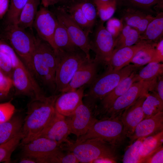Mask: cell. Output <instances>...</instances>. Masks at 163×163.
Wrapping results in <instances>:
<instances>
[{
	"label": "cell",
	"mask_w": 163,
	"mask_h": 163,
	"mask_svg": "<svg viewBox=\"0 0 163 163\" xmlns=\"http://www.w3.org/2000/svg\"><path fill=\"white\" fill-rule=\"evenodd\" d=\"M58 95H42L32 98L28 103L23 120L21 145L36 138L48 124L55 113V104Z\"/></svg>",
	"instance_id": "1"
},
{
	"label": "cell",
	"mask_w": 163,
	"mask_h": 163,
	"mask_svg": "<svg viewBox=\"0 0 163 163\" xmlns=\"http://www.w3.org/2000/svg\"><path fill=\"white\" fill-rule=\"evenodd\" d=\"M141 67L129 64L117 70L108 68L103 74L97 76L90 85L87 92L84 94L83 103L94 112L97 104L110 93L122 80Z\"/></svg>",
	"instance_id": "2"
},
{
	"label": "cell",
	"mask_w": 163,
	"mask_h": 163,
	"mask_svg": "<svg viewBox=\"0 0 163 163\" xmlns=\"http://www.w3.org/2000/svg\"><path fill=\"white\" fill-rule=\"evenodd\" d=\"M117 147L100 138L87 139L65 144L64 151L72 152L79 163H91L95 160L108 158L117 160Z\"/></svg>",
	"instance_id": "3"
},
{
	"label": "cell",
	"mask_w": 163,
	"mask_h": 163,
	"mask_svg": "<svg viewBox=\"0 0 163 163\" xmlns=\"http://www.w3.org/2000/svg\"><path fill=\"white\" fill-rule=\"evenodd\" d=\"M55 52L56 57V92L61 93L79 67L90 59L80 49L73 52L58 50Z\"/></svg>",
	"instance_id": "4"
},
{
	"label": "cell",
	"mask_w": 163,
	"mask_h": 163,
	"mask_svg": "<svg viewBox=\"0 0 163 163\" xmlns=\"http://www.w3.org/2000/svg\"><path fill=\"white\" fill-rule=\"evenodd\" d=\"M126 137L120 116L98 119L85 135L77 138L75 142L100 138L118 148L123 144Z\"/></svg>",
	"instance_id": "5"
},
{
	"label": "cell",
	"mask_w": 163,
	"mask_h": 163,
	"mask_svg": "<svg viewBox=\"0 0 163 163\" xmlns=\"http://www.w3.org/2000/svg\"><path fill=\"white\" fill-rule=\"evenodd\" d=\"M6 30L7 37L11 46L32 75V59L36 37L16 24H8Z\"/></svg>",
	"instance_id": "6"
},
{
	"label": "cell",
	"mask_w": 163,
	"mask_h": 163,
	"mask_svg": "<svg viewBox=\"0 0 163 163\" xmlns=\"http://www.w3.org/2000/svg\"><path fill=\"white\" fill-rule=\"evenodd\" d=\"M157 78L134 83L126 91L115 101L101 118H113L120 116L127 107L141 97L147 95L149 91L153 90Z\"/></svg>",
	"instance_id": "7"
},
{
	"label": "cell",
	"mask_w": 163,
	"mask_h": 163,
	"mask_svg": "<svg viewBox=\"0 0 163 163\" xmlns=\"http://www.w3.org/2000/svg\"><path fill=\"white\" fill-rule=\"evenodd\" d=\"M100 20L95 28L92 40L90 41V50L94 52V59L99 64L107 65L115 47V39Z\"/></svg>",
	"instance_id": "8"
},
{
	"label": "cell",
	"mask_w": 163,
	"mask_h": 163,
	"mask_svg": "<svg viewBox=\"0 0 163 163\" xmlns=\"http://www.w3.org/2000/svg\"><path fill=\"white\" fill-rule=\"evenodd\" d=\"M54 14L57 20L66 29L74 44L85 54L88 59H91L88 33L78 24L64 9H58Z\"/></svg>",
	"instance_id": "9"
},
{
	"label": "cell",
	"mask_w": 163,
	"mask_h": 163,
	"mask_svg": "<svg viewBox=\"0 0 163 163\" xmlns=\"http://www.w3.org/2000/svg\"><path fill=\"white\" fill-rule=\"evenodd\" d=\"M11 78L16 94L26 95L32 98L44 95L35 78L24 65L14 68Z\"/></svg>",
	"instance_id": "10"
},
{
	"label": "cell",
	"mask_w": 163,
	"mask_h": 163,
	"mask_svg": "<svg viewBox=\"0 0 163 163\" xmlns=\"http://www.w3.org/2000/svg\"><path fill=\"white\" fill-rule=\"evenodd\" d=\"M118 13L123 25L129 26L142 34L149 23L154 18L150 10L135 7L119 4Z\"/></svg>",
	"instance_id": "11"
},
{
	"label": "cell",
	"mask_w": 163,
	"mask_h": 163,
	"mask_svg": "<svg viewBox=\"0 0 163 163\" xmlns=\"http://www.w3.org/2000/svg\"><path fill=\"white\" fill-rule=\"evenodd\" d=\"M32 73L35 78L42 84L56 92L55 75L46 62L39 42L36 37V43L32 59Z\"/></svg>",
	"instance_id": "12"
},
{
	"label": "cell",
	"mask_w": 163,
	"mask_h": 163,
	"mask_svg": "<svg viewBox=\"0 0 163 163\" xmlns=\"http://www.w3.org/2000/svg\"><path fill=\"white\" fill-rule=\"evenodd\" d=\"M71 133L77 138L85 135L98 119L94 112L82 102L72 114L66 117Z\"/></svg>",
	"instance_id": "13"
},
{
	"label": "cell",
	"mask_w": 163,
	"mask_h": 163,
	"mask_svg": "<svg viewBox=\"0 0 163 163\" xmlns=\"http://www.w3.org/2000/svg\"><path fill=\"white\" fill-rule=\"evenodd\" d=\"M43 6L38 10L33 26L38 36L48 43L54 51L56 48L54 41V36L57 23L54 14Z\"/></svg>",
	"instance_id": "14"
},
{
	"label": "cell",
	"mask_w": 163,
	"mask_h": 163,
	"mask_svg": "<svg viewBox=\"0 0 163 163\" xmlns=\"http://www.w3.org/2000/svg\"><path fill=\"white\" fill-rule=\"evenodd\" d=\"M71 133L66 117L56 111L49 123L36 137H44L61 145L63 143L69 145L72 142L68 139Z\"/></svg>",
	"instance_id": "15"
},
{
	"label": "cell",
	"mask_w": 163,
	"mask_h": 163,
	"mask_svg": "<svg viewBox=\"0 0 163 163\" xmlns=\"http://www.w3.org/2000/svg\"><path fill=\"white\" fill-rule=\"evenodd\" d=\"M98 65L94 59L87 60L78 69L62 93L74 91L82 86L90 85L98 76Z\"/></svg>",
	"instance_id": "16"
},
{
	"label": "cell",
	"mask_w": 163,
	"mask_h": 163,
	"mask_svg": "<svg viewBox=\"0 0 163 163\" xmlns=\"http://www.w3.org/2000/svg\"><path fill=\"white\" fill-rule=\"evenodd\" d=\"M23 155L37 158L38 163L42 158L50 153L62 147L61 145L42 137L34 138L29 142L21 145Z\"/></svg>",
	"instance_id": "17"
},
{
	"label": "cell",
	"mask_w": 163,
	"mask_h": 163,
	"mask_svg": "<svg viewBox=\"0 0 163 163\" xmlns=\"http://www.w3.org/2000/svg\"><path fill=\"white\" fill-rule=\"evenodd\" d=\"M85 86L58 94L55 104L56 111L65 117L72 114L83 102Z\"/></svg>",
	"instance_id": "18"
},
{
	"label": "cell",
	"mask_w": 163,
	"mask_h": 163,
	"mask_svg": "<svg viewBox=\"0 0 163 163\" xmlns=\"http://www.w3.org/2000/svg\"><path fill=\"white\" fill-rule=\"evenodd\" d=\"M138 70L134 71L124 78L100 101L95 111L96 117L99 116L101 117L118 97L126 91L133 84L137 82Z\"/></svg>",
	"instance_id": "19"
},
{
	"label": "cell",
	"mask_w": 163,
	"mask_h": 163,
	"mask_svg": "<svg viewBox=\"0 0 163 163\" xmlns=\"http://www.w3.org/2000/svg\"><path fill=\"white\" fill-rule=\"evenodd\" d=\"M147 94L141 97L127 107L120 116L127 137L132 135L136 126L144 119L142 106Z\"/></svg>",
	"instance_id": "20"
},
{
	"label": "cell",
	"mask_w": 163,
	"mask_h": 163,
	"mask_svg": "<svg viewBox=\"0 0 163 163\" xmlns=\"http://www.w3.org/2000/svg\"><path fill=\"white\" fill-rule=\"evenodd\" d=\"M152 43H153L142 40L133 45L114 51L107 65L108 68L112 70H120L129 64L132 58L139 50Z\"/></svg>",
	"instance_id": "21"
},
{
	"label": "cell",
	"mask_w": 163,
	"mask_h": 163,
	"mask_svg": "<svg viewBox=\"0 0 163 163\" xmlns=\"http://www.w3.org/2000/svg\"><path fill=\"white\" fill-rule=\"evenodd\" d=\"M163 131V112L144 119L136 126L129 138L131 144L138 139L146 138Z\"/></svg>",
	"instance_id": "22"
},
{
	"label": "cell",
	"mask_w": 163,
	"mask_h": 163,
	"mask_svg": "<svg viewBox=\"0 0 163 163\" xmlns=\"http://www.w3.org/2000/svg\"><path fill=\"white\" fill-rule=\"evenodd\" d=\"M163 34V13L159 12L149 23L143 33L140 35L141 41L156 43Z\"/></svg>",
	"instance_id": "23"
},
{
	"label": "cell",
	"mask_w": 163,
	"mask_h": 163,
	"mask_svg": "<svg viewBox=\"0 0 163 163\" xmlns=\"http://www.w3.org/2000/svg\"><path fill=\"white\" fill-rule=\"evenodd\" d=\"M23 120L19 115L0 123V144L6 142L21 132Z\"/></svg>",
	"instance_id": "24"
},
{
	"label": "cell",
	"mask_w": 163,
	"mask_h": 163,
	"mask_svg": "<svg viewBox=\"0 0 163 163\" xmlns=\"http://www.w3.org/2000/svg\"><path fill=\"white\" fill-rule=\"evenodd\" d=\"M54 41L56 48L55 52L58 50L73 52L80 49L74 44L65 27L58 20Z\"/></svg>",
	"instance_id": "25"
},
{
	"label": "cell",
	"mask_w": 163,
	"mask_h": 163,
	"mask_svg": "<svg viewBox=\"0 0 163 163\" xmlns=\"http://www.w3.org/2000/svg\"><path fill=\"white\" fill-rule=\"evenodd\" d=\"M40 2V0H28L16 24L18 26L24 29L32 28Z\"/></svg>",
	"instance_id": "26"
},
{
	"label": "cell",
	"mask_w": 163,
	"mask_h": 163,
	"mask_svg": "<svg viewBox=\"0 0 163 163\" xmlns=\"http://www.w3.org/2000/svg\"><path fill=\"white\" fill-rule=\"evenodd\" d=\"M123 25L122 30L115 39L113 51L124 47L133 45L141 41L140 34L136 30L129 26Z\"/></svg>",
	"instance_id": "27"
},
{
	"label": "cell",
	"mask_w": 163,
	"mask_h": 163,
	"mask_svg": "<svg viewBox=\"0 0 163 163\" xmlns=\"http://www.w3.org/2000/svg\"><path fill=\"white\" fill-rule=\"evenodd\" d=\"M163 131L146 137L140 147L139 153L144 161L162 145Z\"/></svg>",
	"instance_id": "28"
},
{
	"label": "cell",
	"mask_w": 163,
	"mask_h": 163,
	"mask_svg": "<svg viewBox=\"0 0 163 163\" xmlns=\"http://www.w3.org/2000/svg\"><path fill=\"white\" fill-rule=\"evenodd\" d=\"M148 93L142 104L144 119L163 112V101L154 91Z\"/></svg>",
	"instance_id": "29"
},
{
	"label": "cell",
	"mask_w": 163,
	"mask_h": 163,
	"mask_svg": "<svg viewBox=\"0 0 163 163\" xmlns=\"http://www.w3.org/2000/svg\"><path fill=\"white\" fill-rule=\"evenodd\" d=\"M156 43H152L139 50L130 62L139 67L156 62L155 46Z\"/></svg>",
	"instance_id": "30"
},
{
	"label": "cell",
	"mask_w": 163,
	"mask_h": 163,
	"mask_svg": "<svg viewBox=\"0 0 163 163\" xmlns=\"http://www.w3.org/2000/svg\"><path fill=\"white\" fill-rule=\"evenodd\" d=\"M62 147L50 153L41 159L40 163H78L79 161L71 152H63Z\"/></svg>",
	"instance_id": "31"
},
{
	"label": "cell",
	"mask_w": 163,
	"mask_h": 163,
	"mask_svg": "<svg viewBox=\"0 0 163 163\" xmlns=\"http://www.w3.org/2000/svg\"><path fill=\"white\" fill-rule=\"evenodd\" d=\"M147 64L137 72L136 74L137 82L152 80L163 75V64L152 62Z\"/></svg>",
	"instance_id": "32"
},
{
	"label": "cell",
	"mask_w": 163,
	"mask_h": 163,
	"mask_svg": "<svg viewBox=\"0 0 163 163\" xmlns=\"http://www.w3.org/2000/svg\"><path fill=\"white\" fill-rule=\"evenodd\" d=\"M22 132L4 143L0 144V163H9L13 152L22 139Z\"/></svg>",
	"instance_id": "33"
},
{
	"label": "cell",
	"mask_w": 163,
	"mask_h": 163,
	"mask_svg": "<svg viewBox=\"0 0 163 163\" xmlns=\"http://www.w3.org/2000/svg\"><path fill=\"white\" fill-rule=\"evenodd\" d=\"M145 137L140 138L132 143L125 151L122 161L123 163H143V159L139 153L140 145Z\"/></svg>",
	"instance_id": "34"
},
{
	"label": "cell",
	"mask_w": 163,
	"mask_h": 163,
	"mask_svg": "<svg viewBox=\"0 0 163 163\" xmlns=\"http://www.w3.org/2000/svg\"><path fill=\"white\" fill-rule=\"evenodd\" d=\"M28 0H10L7 14L6 21L8 24H16L21 12Z\"/></svg>",
	"instance_id": "35"
},
{
	"label": "cell",
	"mask_w": 163,
	"mask_h": 163,
	"mask_svg": "<svg viewBox=\"0 0 163 163\" xmlns=\"http://www.w3.org/2000/svg\"><path fill=\"white\" fill-rule=\"evenodd\" d=\"M94 2L101 21L104 22L111 18L115 11L117 0L107 2L94 1Z\"/></svg>",
	"instance_id": "36"
},
{
	"label": "cell",
	"mask_w": 163,
	"mask_h": 163,
	"mask_svg": "<svg viewBox=\"0 0 163 163\" xmlns=\"http://www.w3.org/2000/svg\"><path fill=\"white\" fill-rule=\"evenodd\" d=\"M66 11L78 24L89 33L93 27L84 16L78 4L71 6Z\"/></svg>",
	"instance_id": "37"
},
{
	"label": "cell",
	"mask_w": 163,
	"mask_h": 163,
	"mask_svg": "<svg viewBox=\"0 0 163 163\" xmlns=\"http://www.w3.org/2000/svg\"><path fill=\"white\" fill-rule=\"evenodd\" d=\"M84 16L93 27L95 24L97 15L96 8L92 3L84 2L78 3Z\"/></svg>",
	"instance_id": "38"
},
{
	"label": "cell",
	"mask_w": 163,
	"mask_h": 163,
	"mask_svg": "<svg viewBox=\"0 0 163 163\" xmlns=\"http://www.w3.org/2000/svg\"><path fill=\"white\" fill-rule=\"evenodd\" d=\"M0 52L7 55L11 59L13 68L24 65L12 47L0 40Z\"/></svg>",
	"instance_id": "39"
},
{
	"label": "cell",
	"mask_w": 163,
	"mask_h": 163,
	"mask_svg": "<svg viewBox=\"0 0 163 163\" xmlns=\"http://www.w3.org/2000/svg\"><path fill=\"white\" fill-rule=\"evenodd\" d=\"M160 0H117V4L131 6L150 10V7L159 2Z\"/></svg>",
	"instance_id": "40"
},
{
	"label": "cell",
	"mask_w": 163,
	"mask_h": 163,
	"mask_svg": "<svg viewBox=\"0 0 163 163\" xmlns=\"http://www.w3.org/2000/svg\"><path fill=\"white\" fill-rule=\"evenodd\" d=\"M15 110L11 100L0 103V123L9 120L13 116Z\"/></svg>",
	"instance_id": "41"
},
{
	"label": "cell",
	"mask_w": 163,
	"mask_h": 163,
	"mask_svg": "<svg viewBox=\"0 0 163 163\" xmlns=\"http://www.w3.org/2000/svg\"><path fill=\"white\" fill-rule=\"evenodd\" d=\"M123 26L122 22L119 19L115 18H110L108 20L105 28L115 40L122 30Z\"/></svg>",
	"instance_id": "42"
},
{
	"label": "cell",
	"mask_w": 163,
	"mask_h": 163,
	"mask_svg": "<svg viewBox=\"0 0 163 163\" xmlns=\"http://www.w3.org/2000/svg\"><path fill=\"white\" fill-rule=\"evenodd\" d=\"M13 69L10 59L7 55L0 52V69L11 78Z\"/></svg>",
	"instance_id": "43"
},
{
	"label": "cell",
	"mask_w": 163,
	"mask_h": 163,
	"mask_svg": "<svg viewBox=\"0 0 163 163\" xmlns=\"http://www.w3.org/2000/svg\"><path fill=\"white\" fill-rule=\"evenodd\" d=\"M12 86L11 78L4 74L0 70V91L8 95Z\"/></svg>",
	"instance_id": "44"
},
{
	"label": "cell",
	"mask_w": 163,
	"mask_h": 163,
	"mask_svg": "<svg viewBox=\"0 0 163 163\" xmlns=\"http://www.w3.org/2000/svg\"><path fill=\"white\" fill-rule=\"evenodd\" d=\"M163 147L162 145L152 154L144 163H163Z\"/></svg>",
	"instance_id": "45"
},
{
	"label": "cell",
	"mask_w": 163,
	"mask_h": 163,
	"mask_svg": "<svg viewBox=\"0 0 163 163\" xmlns=\"http://www.w3.org/2000/svg\"><path fill=\"white\" fill-rule=\"evenodd\" d=\"M152 91H154L157 93L161 100L163 101V75H160L157 77L154 88Z\"/></svg>",
	"instance_id": "46"
},
{
	"label": "cell",
	"mask_w": 163,
	"mask_h": 163,
	"mask_svg": "<svg viewBox=\"0 0 163 163\" xmlns=\"http://www.w3.org/2000/svg\"><path fill=\"white\" fill-rule=\"evenodd\" d=\"M156 62H160L163 61V38L158 42L155 46Z\"/></svg>",
	"instance_id": "47"
},
{
	"label": "cell",
	"mask_w": 163,
	"mask_h": 163,
	"mask_svg": "<svg viewBox=\"0 0 163 163\" xmlns=\"http://www.w3.org/2000/svg\"><path fill=\"white\" fill-rule=\"evenodd\" d=\"M10 2V0H0V19L7 13Z\"/></svg>",
	"instance_id": "48"
},
{
	"label": "cell",
	"mask_w": 163,
	"mask_h": 163,
	"mask_svg": "<svg viewBox=\"0 0 163 163\" xmlns=\"http://www.w3.org/2000/svg\"><path fill=\"white\" fill-rule=\"evenodd\" d=\"M19 162L20 163H38L37 159L34 158L23 155Z\"/></svg>",
	"instance_id": "49"
},
{
	"label": "cell",
	"mask_w": 163,
	"mask_h": 163,
	"mask_svg": "<svg viewBox=\"0 0 163 163\" xmlns=\"http://www.w3.org/2000/svg\"><path fill=\"white\" fill-rule=\"evenodd\" d=\"M117 160L108 158H102L97 159L94 161V163H116Z\"/></svg>",
	"instance_id": "50"
},
{
	"label": "cell",
	"mask_w": 163,
	"mask_h": 163,
	"mask_svg": "<svg viewBox=\"0 0 163 163\" xmlns=\"http://www.w3.org/2000/svg\"><path fill=\"white\" fill-rule=\"evenodd\" d=\"M59 1L60 0H40L41 4L46 8L54 5Z\"/></svg>",
	"instance_id": "51"
},
{
	"label": "cell",
	"mask_w": 163,
	"mask_h": 163,
	"mask_svg": "<svg viewBox=\"0 0 163 163\" xmlns=\"http://www.w3.org/2000/svg\"><path fill=\"white\" fill-rule=\"evenodd\" d=\"M7 96L8 95L0 91V101L5 99Z\"/></svg>",
	"instance_id": "52"
},
{
	"label": "cell",
	"mask_w": 163,
	"mask_h": 163,
	"mask_svg": "<svg viewBox=\"0 0 163 163\" xmlns=\"http://www.w3.org/2000/svg\"><path fill=\"white\" fill-rule=\"evenodd\" d=\"M112 0H94V1H96L101 2H107Z\"/></svg>",
	"instance_id": "53"
},
{
	"label": "cell",
	"mask_w": 163,
	"mask_h": 163,
	"mask_svg": "<svg viewBox=\"0 0 163 163\" xmlns=\"http://www.w3.org/2000/svg\"><path fill=\"white\" fill-rule=\"evenodd\" d=\"M68 0H60V1H62V2H65V1H67Z\"/></svg>",
	"instance_id": "54"
}]
</instances>
